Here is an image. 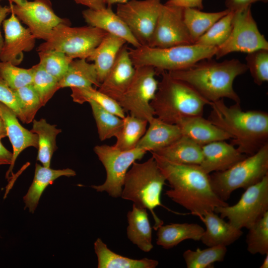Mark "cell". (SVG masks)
<instances>
[{
    "label": "cell",
    "instance_id": "obj_1",
    "mask_svg": "<svg viewBox=\"0 0 268 268\" xmlns=\"http://www.w3.org/2000/svg\"><path fill=\"white\" fill-rule=\"evenodd\" d=\"M151 153L171 187L165 195L192 214L200 217L217 207L228 205L214 193L209 174L199 165L173 163Z\"/></svg>",
    "mask_w": 268,
    "mask_h": 268
},
{
    "label": "cell",
    "instance_id": "obj_2",
    "mask_svg": "<svg viewBox=\"0 0 268 268\" xmlns=\"http://www.w3.org/2000/svg\"><path fill=\"white\" fill-rule=\"evenodd\" d=\"M208 120L232 136L231 144L248 156L268 143V113L261 110L243 111L240 103L228 106L223 99L210 105Z\"/></svg>",
    "mask_w": 268,
    "mask_h": 268
},
{
    "label": "cell",
    "instance_id": "obj_3",
    "mask_svg": "<svg viewBox=\"0 0 268 268\" xmlns=\"http://www.w3.org/2000/svg\"><path fill=\"white\" fill-rule=\"evenodd\" d=\"M247 70L246 64L236 59L221 62L210 59L184 69L167 72L172 77L188 84L211 103L227 98L240 103L233 83L237 76Z\"/></svg>",
    "mask_w": 268,
    "mask_h": 268
},
{
    "label": "cell",
    "instance_id": "obj_4",
    "mask_svg": "<svg viewBox=\"0 0 268 268\" xmlns=\"http://www.w3.org/2000/svg\"><path fill=\"white\" fill-rule=\"evenodd\" d=\"M160 73L154 98L150 102L155 116L169 124H176L181 119L190 116H203L209 102L187 83L172 77L166 71Z\"/></svg>",
    "mask_w": 268,
    "mask_h": 268
},
{
    "label": "cell",
    "instance_id": "obj_5",
    "mask_svg": "<svg viewBox=\"0 0 268 268\" xmlns=\"http://www.w3.org/2000/svg\"><path fill=\"white\" fill-rule=\"evenodd\" d=\"M126 174L121 197L133 201L136 206L148 209L154 221L153 228L156 230L163 221L156 214L154 209L164 206L161 194L166 179L152 156L143 163L134 162Z\"/></svg>",
    "mask_w": 268,
    "mask_h": 268
},
{
    "label": "cell",
    "instance_id": "obj_6",
    "mask_svg": "<svg viewBox=\"0 0 268 268\" xmlns=\"http://www.w3.org/2000/svg\"><path fill=\"white\" fill-rule=\"evenodd\" d=\"M216 49L195 44L164 48L148 46L128 47L135 67H152L159 73L184 69L201 61L210 59L215 56Z\"/></svg>",
    "mask_w": 268,
    "mask_h": 268
},
{
    "label": "cell",
    "instance_id": "obj_7",
    "mask_svg": "<svg viewBox=\"0 0 268 268\" xmlns=\"http://www.w3.org/2000/svg\"><path fill=\"white\" fill-rule=\"evenodd\" d=\"M268 174V143L253 155L229 169L209 174L214 193L223 201L228 200L238 189H247Z\"/></svg>",
    "mask_w": 268,
    "mask_h": 268
},
{
    "label": "cell",
    "instance_id": "obj_8",
    "mask_svg": "<svg viewBox=\"0 0 268 268\" xmlns=\"http://www.w3.org/2000/svg\"><path fill=\"white\" fill-rule=\"evenodd\" d=\"M107 34L90 25L72 27L67 23H61L53 30L48 39L39 46L37 51L56 50L73 60L87 59Z\"/></svg>",
    "mask_w": 268,
    "mask_h": 268
},
{
    "label": "cell",
    "instance_id": "obj_9",
    "mask_svg": "<svg viewBox=\"0 0 268 268\" xmlns=\"http://www.w3.org/2000/svg\"><path fill=\"white\" fill-rule=\"evenodd\" d=\"M94 151L105 169L106 178L103 184L91 187L97 192H106L112 198L121 197L129 168L142 158L146 151L137 147L122 150L107 144L95 146Z\"/></svg>",
    "mask_w": 268,
    "mask_h": 268
},
{
    "label": "cell",
    "instance_id": "obj_10",
    "mask_svg": "<svg viewBox=\"0 0 268 268\" xmlns=\"http://www.w3.org/2000/svg\"><path fill=\"white\" fill-rule=\"evenodd\" d=\"M234 205L219 206L214 211L237 228H249L268 211V174L245 189Z\"/></svg>",
    "mask_w": 268,
    "mask_h": 268
},
{
    "label": "cell",
    "instance_id": "obj_11",
    "mask_svg": "<svg viewBox=\"0 0 268 268\" xmlns=\"http://www.w3.org/2000/svg\"><path fill=\"white\" fill-rule=\"evenodd\" d=\"M134 78L117 102L125 112L150 122L155 116L150 102L154 98L159 81L157 71L152 67H135Z\"/></svg>",
    "mask_w": 268,
    "mask_h": 268
},
{
    "label": "cell",
    "instance_id": "obj_12",
    "mask_svg": "<svg viewBox=\"0 0 268 268\" xmlns=\"http://www.w3.org/2000/svg\"><path fill=\"white\" fill-rule=\"evenodd\" d=\"M251 7L249 5L234 11L231 31L226 41L217 47L216 59L234 52L247 54L259 49L268 50V42L260 32Z\"/></svg>",
    "mask_w": 268,
    "mask_h": 268
},
{
    "label": "cell",
    "instance_id": "obj_13",
    "mask_svg": "<svg viewBox=\"0 0 268 268\" xmlns=\"http://www.w3.org/2000/svg\"><path fill=\"white\" fill-rule=\"evenodd\" d=\"M162 4L160 0H130L118 4L116 13L141 46H147Z\"/></svg>",
    "mask_w": 268,
    "mask_h": 268
},
{
    "label": "cell",
    "instance_id": "obj_14",
    "mask_svg": "<svg viewBox=\"0 0 268 268\" xmlns=\"http://www.w3.org/2000/svg\"><path fill=\"white\" fill-rule=\"evenodd\" d=\"M184 8L163 4L147 46L168 48L194 44L183 19Z\"/></svg>",
    "mask_w": 268,
    "mask_h": 268
},
{
    "label": "cell",
    "instance_id": "obj_15",
    "mask_svg": "<svg viewBox=\"0 0 268 268\" xmlns=\"http://www.w3.org/2000/svg\"><path fill=\"white\" fill-rule=\"evenodd\" d=\"M10 10L26 25L36 39L46 41L53 30L66 19L57 15L50 0H34L23 5L9 2Z\"/></svg>",
    "mask_w": 268,
    "mask_h": 268
},
{
    "label": "cell",
    "instance_id": "obj_16",
    "mask_svg": "<svg viewBox=\"0 0 268 268\" xmlns=\"http://www.w3.org/2000/svg\"><path fill=\"white\" fill-rule=\"evenodd\" d=\"M2 22L4 40L0 53V61L9 62L17 66L22 61L23 52L31 51L36 38L29 29L23 27L13 11Z\"/></svg>",
    "mask_w": 268,
    "mask_h": 268
},
{
    "label": "cell",
    "instance_id": "obj_17",
    "mask_svg": "<svg viewBox=\"0 0 268 268\" xmlns=\"http://www.w3.org/2000/svg\"><path fill=\"white\" fill-rule=\"evenodd\" d=\"M135 72L126 44L120 50L98 90L118 102L132 82Z\"/></svg>",
    "mask_w": 268,
    "mask_h": 268
},
{
    "label": "cell",
    "instance_id": "obj_18",
    "mask_svg": "<svg viewBox=\"0 0 268 268\" xmlns=\"http://www.w3.org/2000/svg\"><path fill=\"white\" fill-rule=\"evenodd\" d=\"M202 155L199 166L208 174L225 171L248 156L225 140L215 141L202 145Z\"/></svg>",
    "mask_w": 268,
    "mask_h": 268
},
{
    "label": "cell",
    "instance_id": "obj_19",
    "mask_svg": "<svg viewBox=\"0 0 268 268\" xmlns=\"http://www.w3.org/2000/svg\"><path fill=\"white\" fill-rule=\"evenodd\" d=\"M0 115L4 122L7 135L13 148L12 163L6 174V179H9L18 155L27 147L38 148V139L37 134L23 127L14 112L0 102Z\"/></svg>",
    "mask_w": 268,
    "mask_h": 268
},
{
    "label": "cell",
    "instance_id": "obj_20",
    "mask_svg": "<svg viewBox=\"0 0 268 268\" xmlns=\"http://www.w3.org/2000/svg\"><path fill=\"white\" fill-rule=\"evenodd\" d=\"M82 14L88 25L121 37L134 48L141 46L124 22L113 11L111 6H107L98 10L88 8L83 10Z\"/></svg>",
    "mask_w": 268,
    "mask_h": 268
},
{
    "label": "cell",
    "instance_id": "obj_21",
    "mask_svg": "<svg viewBox=\"0 0 268 268\" xmlns=\"http://www.w3.org/2000/svg\"><path fill=\"white\" fill-rule=\"evenodd\" d=\"M200 218L205 226L200 241L208 247H227L243 235L241 229L226 222L214 211L206 212Z\"/></svg>",
    "mask_w": 268,
    "mask_h": 268
},
{
    "label": "cell",
    "instance_id": "obj_22",
    "mask_svg": "<svg viewBox=\"0 0 268 268\" xmlns=\"http://www.w3.org/2000/svg\"><path fill=\"white\" fill-rule=\"evenodd\" d=\"M176 125L180 128L183 135L201 146L215 141L232 139L229 134L202 116L184 117Z\"/></svg>",
    "mask_w": 268,
    "mask_h": 268
},
{
    "label": "cell",
    "instance_id": "obj_23",
    "mask_svg": "<svg viewBox=\"0 0 268 268\" xmlns=\"http://www.w3.org/2000/svg\"><path fill=\"white\" fill-rule=\"evenodd\" d=\"M148 123V129L136 147L146 152L160 150L182 135L177 125L166 123L157 117H154Z\"/></svg>",
    "mask_w": 268,
    "mask_h": 268
},
{
    "label": "cell",
    "instance_id": "obj_24",
    "mask_svg": "<svg viewBox=\"0 0 268 268\" xmlns=\"http://www.w3.org/2000/svg\"><path fill=\"white\" fill-rule=\"evenodd\" d=\"M76 175L71 169H53L36 163L34 176L27 193L23 197L25 208L34 213L39 200L48 185L61 176L71 177Z\"/></svg>",
    "mask_w": 268,
    "mask_h": 268
},
{
    "label": "cell",
    "instance_id": "obj_25",
    "mask_svg": "<svg viewBox=\"0 0 268 268\" xmlns=\"http://www.w3.org/2000/svg\"><path fill=\"white\" fill-rule=\"evenodd\" d=\"M126 44L122 38L108 33L87 58L88 61L94 62L100 83L113 66L120 50Z\"/></svg>",
    "mask_w": 268,
    "mask_h": 268
},
{
    "label": "cell",
    "instance_id": "obj_26",
    "mask_svg": "<svg viewBox=\"0 0 268 268\" xmlns=\"http://www.w3.org/2000/svg\"><path fill=\"white\" fill-rule=\"evenodd\" d=\"M128 239L144 252L150 251L152 243V227L149 222L147 209L133 204L132 210L127 214Z\"/></svg>",
    "mask_w": 268,
    "mask_h": 268
},
{
    "label": "cell",
    "instance_id": "obj_27",
    "mask_svg": "<svg viewBox=\"0 0 268 268\" xmlns=\"http://www.w3.org/2000/svg\"><path fill=\"white\" fill-rule=\"evenodd\" d=\"M151 152L181 164L199 165L202 158V146L183 135L169 145Z\"/></svg>",
    "mask_w": 268,
    "mask_h": 268
},
{
    "label": "cell",
    "instance_id": "obj_28",
    "mask_svg": "<svg viewBox=\"0 0 268 268\" xmlns=\"http://www.w3.org/2000/svg\"><path fill=\"white\" fill-rule=\"evenodd\" d=\"M204 230L202 226L197 223L162 225L156 230V244L165 249H169L186 240L200 241Z\"/></svg>",
    "mask_w": 268,
    "mask_h": 268
},
{
    "label": "cell",
    "instance_id": "obj_29",
    "mask_svg": "<svg viewBox=\"0 0 268 268\" xmlns=\"http://www.w3.org/2000/svg\"><path fill=\"white\" fill-rule=\"evenodd\" d=\"M94 248L97 257L98 268H155L159 263L153 259H133L116 254L100 238L95 241Z\"/></svg>",
    "mask_w": 268,
    "mask_h": 268
},
{
    "label": "cell",
    "instance_id": "obj_30",
    "mask_svg": "<svg viewBox=\"0 0 268 268\" xmlns=\"http://www.w3.org/2000/svg\"><path fill=\"white\" fill-rule=\"evenodd\" d=\"M100 84L93 63H89L85 59L73 60L64 75L59 81L60 88L88 87L93 85L99 87Z\"/></svg>",
    "mask_w": 268,
    "mask_h": 268
},
{
    "label": "cell",
    "instance_id": "obj_31",
    "mask_svg": "<svg viewBox=\"0 0 268 268\" xmlns=\"http://www.w3.org/2000/svg\"><path fill=\"white\" fill-rule=\"evenodd\" d=\"M33 127L30 130L38 136V154L37 160L43 166L50 167L52 157L57 149L56 139L62 130L56 128V125L48 123L45 119L39 121L33 120Z\"/></svg>",
    "mask_w": 268,
    "mask_h": 268
},
{
    "label": "cell",
    "instance_id": "obj_32",
    "mask_svg": "<svg viewBox=\"0 0 268 268\" xmlns=\"http://www.w3.org/2000/svg\"><path fill=\"white\" fill-rule=\"evenodd\" d=\"M229 12L227 9L219 12H206L195 8H184V21L193 44L213 24Z\"/></svg>",
    "mask_w": 268,
    "mask_h": 268
},
{
    "label": "cell",
    "instance_id": "obj_33",
    "mask_svg": "<svg viewBox=\"0 0 268 268\" xmlns=\"http://www.w3.org/2000/svg\"><path fill=\"white\" fill-rule=\"evenodd\" d=\"M122 127L117 134L114 145L122 150H129L136 145L146 131L148 121L131 115L124 118Z\"/></svg>",
    "mask_w": 268,
    "mask_h": 268
},
{
    "label": "cell",
    "instance_id": "obj_34",
    "mask_svg": "<svg viewBox=\"0 0 268 268\" xmlns=\"http://www.w3.org/2000/svg\"><path fill=\"white\" fill-rule=\"evenodd\" d=\"M227 251L224 246L188 249L183 253V257L187 268H211L215 263L224 261Z\"/></svg>",
    "mask_w": 268,
    "mask_h": 268
},
{
    "label": "cell",
    "instance_id": "obj_35",
    "mask_svg": "<svg viewBox=\"0 0 268 268\" xmlns=\"http://www.w3.org/2000/svg\"><path fill=\"white\" fill-rule=\"evenodd\" d=\"M88 103L91 107L99 139L103 141L116 137L122 127L123 118L106 110L92 100H89Z\"/></svg>",
    "mask_w": 268,
    "mask_h": 268
},
{
    "label": "cell",
    "instance_id": "obj_36",
    "mask_svg": "<svg viewBox=\"0 0 268 268\" xmlns=\"http://www.w3.org/2000/svg\"><path fill=\"white\" fill-rule=\"evenodd\" d=\"M70 88L72 91L70 96L74 102L81 104L92 100L121 118L126 116L125 112L116 101L94 87Z\"/></svg>",
    "mask_w": 268,
    "mask_h": 268
},
{
    "label": "cell",
    "instance_id": "obj_37",
    "mask_svg": "<svg viewBox=\"0 0 268 268\" xmlns=\"http://www.w3.org/2000/svg\"><path fill=\"white\" fill-rule=\"evenodd\" d=\"M248 229L247 251L253 255L268 253V211Z\"/></svg>",
    "mask_w": 268,
    "mask_h": 268
},
{
    "label": "cell",
    "instance_id": "obj_38",
    "mask_svg": "<svg viewBox=\"0 0 268 268\" xmlns=\"http://www.w3.org/2000/svg\"><path fill=\"white\" fill-rule=\"evenodd\" d=\"M233 13L230 11L217 20L195 44L216 48L223 44L231 31Z\"/></svg>",
    "mask_w": 268,
    "mask_h": 268
},
{
    "label": "cell",
    "instance_id": "obj_39",
    "mask_svg": "<svg viewBox=\"0 0 268 268\" xmlns=\"http://www.w3.org/2000/svg\"><path fill=\"white\" fill-rule=\"evenodd\" d=\"M32 84L44 106L60 88L59 80L48 73L38 63L33 66Z\"/></svg>",
    "mask_w": 268,
    "mask_h": 268
},
{
    "label": "cell",
    "instance_id": "obj_40",
    "mask_svg": "<svg viewBox=\"0 0 268 268\" xmlns=\"http://www.w3.org/2000/svg\"><path fill=\"white\" fill-rule=\"evenodd\" d=\"M39 64L50 74L59 81L67 71L69 64L73 60L63 52L56 50L38 52Z\"/></svg>",
    "mask_w": 268,
    "mask_h": 268
},
{
    "label": "cell",
    "instance_id": "obj_41",
    "mask_svg": "<svg viewBox=\"0 0 268 268\" xmlns=\"http://www.w3.org/2000/svg\"><path fill=\"white\" fill-rule=\"evenodd\" d=\"M14 90L23 115L25 123L32 122L37 112L42 107L37 93L32 84Z\"/></svg>",
    "mask_w": 268,
    "mask_h": 268
},
{
    "label": "cell",
    "instance_id": "obj_42",
    "mask_svg": "<svg viewBox=\"0 0 268 268\" xmlns=\"http://www.w3.org/2000/svg\"><path fill=\"white\" fill-rule=\"evenodd\" d=\"M0 76L12 89L32 83L33 68H21L9 62L0 61Z\"/></svg>",
    "mask_w": 268,
    "mask_h": 268
},
{
    "label": "cell",
    "instance_id": "obj_43",
    "mask_svg": "<svg viewBox=\"0 0 268 268\" xmlns=\"http://www.w3.org/2000/svg\"><path fill=\"white\" fill-rule=\"evenodd\" d=\"M248 70L258 85L268 81V50L259 49L248 53L245 58Z\"/></svg>",
    "mask_w": 268,
    "mask_h": 268
},
{
    "label": "cell",
    "instance_id": "obj_44",
    "mask_svg": "<svg viewBox=\"0 0 268 268\" xmlns=\"http://www.w3.org/2000/svg\"><path fill=\"white\" fill-rule=\"evenodd\" d=\"M0 102L10 108L23 123L25 120L13 89L0 76Z\"/></svg>",
    "mask_w": 268,
    "mask_h": 268
},
{
    "label": "cell",
    "instance_id": "obj_45",
    "mask_svg": "<svg viewBox=\"0 0 268 268\" xmlns=\"http://www.w3.org/2000/svg\"><path fill=\"white\" fill-rule=\"evenodd\" d=\"M258 1L267 2L268 0H225V4L227 9L235 11Z\"/></svg>",
    "mask_w": 268,
    "mask_h": 268
},
{
    "label": "cell",
    "instance_id": "obj_46",
    "mask_svg": "<svg viewBox=\"0 0 268 268\" xmlns=\"http://www.w3.org/2000/svg\"><path fill=\"white\" fill-rule=\"evenodd\" d=\"M203 0H168L166 4L182 8H195L201 10L203 8Z\"/></svg>",
    "mask_w": 268,
    "mask_h": 268
},
{
    "label": "cell",
    "instance_id": "obj_47",
    "mask_svg": "<svg viewBox=\"0 0 268 268\" xmlns=\"http://www.w3.org/2000/svg\"><path fill=\"white\" fill-rule=\"evenodd\" d=\"M76 3L86 6L88 8L98 10L107 6L106 0H74Z\"/></svg>",
    "mask_w": 268,
    "mask_h": 268
},
{
    "label": "cell",
    "instance_id": "obj_48",
    "mask_svg": "<svg viewBox=\"0 0 268 268\" xmlns=\"http://www.w3.org/2000/svg\"><path fill=\"white\" fill-rule=\"evenodd\" d=\"M12 158L13 153L4 147L0 140V165H10Z\"/></svg>",
    "mask_w": 268,
    "mask_h": 268
},
{
    "label": "cell",
    "instance_id": "obj_49",
    "mask_svg": "<svg viewBox=\"0 0 268 268\" xmlns=\"http://www.w3.org/2000/svg\"><path fill=\"white\" fill-rule=\"evenodd\" d=\"M10 13V8L9 6H0V27L2 23V22L5 19L7 15ZM3 39L1 35L0 30V53L1 52V49L3 44Z\"/></svg>",
    "mask_w": 268,
    "mask_h": 268
},
{
    "label": "cell",
    "instance_id": "obj_50",
    "mask_svg": "<svg viewBox=\"0 0 268 268\" xmlns=\"http://www.w3.org/2000/svg\"><path fill=\"white\" fill-rule=\"evenodd\" d=\"M6 136H7V135L5 123L0 115V140Z\"/></svg>",
    "mask_w": 268,
    "mask_h": 268
},
{
    "label": "cell",
    "instance_id": "obj_51",
    "mask_svg": "<svg viewBox=\"0 0 268 268\" xmlns=\"http://www.w3.org/2000/svg\"><path fill=\"white\" fill-rule=\"evenodd\" d=\"M130 0H106V5L108 6H111L112 5L117 3H124Z\"/></svg>",
    "mask_w": 268,
    "mask_h": 268
},
{
    "label": "cell",
    "instance_id": "obj_52",
    "mask_svg": "<svg viewBox=\"0 0 268 268\" xmlns=\"http://www.w3.org/2000/svg\"><path fill=\"white\" fill-rule=\"evenodd\" d=\"M266 257L263 261L262 264L261 265L260 268H268V253L266 254Z\"/></svg>",
    "mask_w": 268,
    "mask_h": 268
},
{
    "label": "cell",
    "instance_id": "obj_53",
    "mask_svg": "<svg viewBox=\"0 0 268 268\" xmlns=\"http://www.w3.org/2000/svg\"><path fill=\"white\" fill-rule=\"evenodd\" d=\"M9 2H11L17 5H23L27 2V0H8Z\"/></svg>",
    "mask_w": 268,
    "mask_h": 268
},
{
    "label": "cell",
    "instance_id": "obj_54",
    "mask_svg": "<svg viewBox=\"0 0 268 268\" xmlns=\"http://www.w3.org/2000/svg\"></svg>",
    "mask_w": 268,
    "mask_h": 268
}]
</instances>
